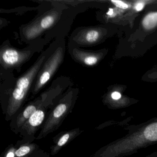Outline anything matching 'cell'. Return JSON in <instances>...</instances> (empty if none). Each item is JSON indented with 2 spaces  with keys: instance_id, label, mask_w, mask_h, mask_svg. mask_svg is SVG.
Returning a JSON list of instances; mask_svg holds the SVG:
<instances>
[{
  "instance_id": "cell-9",
  "label": "cell",
  "mask_w": 157,
  "mask_h": 157,
  "mask_svg": "<svg viewBox=\"0 0 157 157\" xmlns=\"http://www.w3.org/2000/svg\"><path fill=\"white\" fill-rule=\"evenodd\" d=\"M26 58L25 54L13 48H8L1 52V61L8 67H13L21 63Z\"/></svg>"
},
{
  "instance_id": "cell-18",
  "label": "cell",
  "mask_w": 157,
  "mask_h": 157,
  "mask_svg": "<svg viewBox=\"0 0 157 157\" xmlns=\"http://www.w3.org/2000/svg\"><path fill=\"white\" fill-rule=\"evenodd\" d=\"M144 157H157V151H154L150 154L149 155Z\"/></svg>"
},
{
  "instance_id": "cell-7",
  "label": "cell",
  "mask_w": 157,
  "mask_h": 157,
  "mask_svg": "<svg viewBox=\"0 0 157 157\" xmlns=\"http://www.w3.org/2000/svg\"><path fill=\"white\" fill-rule=\"evenodd\" d=\"M82 131L78 128L72 130L61 132L59 135V137L57 138L56 141L54 142V145L51 147V155H55L57 154L63 147L71 142Z\"/></svg>"
},
{
  "instance_id": "cell-2",
  "label": "cell",
  "mask_w": 157,
  "mask_h": 157,
  "mask_svg": "<svg viewBox=\"0 0 157 157\" xmlns=\"http://www.w3.org/2000/svg\"><path fill=\"white\" fill-rule=\"evenodd\" d=\"M45 56L40 57L24 75L18 79L9 99L6 119L9 120L17 113L23 104L32 83L43 64Z\"/></svg>"
},
{
  "instance_id": "cell-14",
  "label": "cell",
  "mask_w": 157,
  "mask_h": 157,
  "mask_svg": "<svg viewBox=\"0 0 157 157\" xmlns=\"http://www.w3.org/2000/svg\"><path fill=\"white\" fill-rule=\"evenodd\" d=\"M17 146L11 145L4 151L2 157H16L15 152L17 149Z\"/></svg>"
},
{
  "instance_id": "cell-8",
  "label": "cell",
  "mask_w": 157,
  "mask_h": 157,
  "mask_svg": "<svg viewBox=\"0 0 157 157\" xmlns=\"http://www.w3.org/2000/svg\"><path fill=\"white\" fill-rule=\"evenodd\" d=\"M57 16L55 13L45 15L38 22L36 23L28 29L26 34L28 37L33 38L44 30L50 28L56 21Z\"/></svg>"
},
{
  "instance_id": "cell-16",
  "label": "cell",
  "mask_w": 157,
  "mask_h": 157,
  "mask_svg": "<svg viewBox=\"0 0 157 157\" xmlns=\"http://www.w3.org/2000/svg\"><path fill=\"white\" fill-rule=\"evenodd\" d=\"M111 97L112 100L114 101H118L120 100L122 95L120 93L117 91H114L111 94Z\"/></svg>"
},
{
  "instance_id": "cell-11",
  "label": "cell",
  "mask_w": 157,
  "mask_h": 157,
  "mask_svg": "<svg viewBox=\"0 0 157 157\" xmlns=\"http://www.w3.org/2000/svg\"><path fill=\"white\" fill-rule=\"evenodd\" d=\"M73 53H74L75 58L78 59V60L81 61L86 66H94L98 62V58L95 55L90 53L76 49L73 50Z\"/></svg>"
},
{
  "instance_id": "cell-10",
  "label": "cell",
  "mask_w": 157,
  "mask_h": 157,
  "mask_svg": "<svg viewBox=\"0 0 157 157\" xmlns=\"http://www.w3.org/2000/svg\"><path fill=\"white\" fill-rule=\"evenodd\" d=\"M38 149L39 146L35 143H24L17 148L15 155L16 157H31Z\"/></svg>"
},
{
  "instance_id": "cell-1",
  "label": "cell",
  "mask_w": 157,
  "mask_h": 157,
  "mask_svg": "<svg viewBox=\"0 0 157 157\" xmlns=\"http://www.w3.org/2000/svg\"><path fill=\"white\" fill-rule=\"evenodd\" d=\"M128 133L96 151L91 157H125L157 144V117L124 127Z\"/></svg>"
},
{
  "instance_id": "cell-17",
  "label": "cell",
  "mask_w": 157,
  "mask_h": 157,
  "mask_svg": "<svg viewBox=\"0 0 157 157\" xmlns=\"http://www.w3.org/2000/svg\"><path fill=\"white\" fill-rule=\"evenodd\" d=\"M145 3L143 2H139L136 3L135 6V9L136 11H140L143 10L145 7Z\"/></svg>"
},
{
  "instance_id": "cell-13",
  "label": "cell",
  "mask_w": 157,
  "mask_h": 157,
  "mask_svg": "<svg viewBox=\"0 0 157 157\" xmlns=\"http://www.w3.org/2000/svg\"><path fill=\"white\" fill-rule=\"evenodd\" d=\"M142 25L146 30H151L157 25V12L148 13L142 21Z\"/></svg>"
},
{
  "instance_id": "cell-4",
  "label": "cell",
  "mask_w": 157,
  "mask_h": 157,
  "mask_svg": "<svg viewBox=\"0 0 157 157\" xmlns=\"http://www.w3.org/2000/svg\"><path fill=\"white\" fill-rule=\"evenodd\" d=\"M48 105L43 103L38 110L22 126L19 133L22 138L23 144L32 143L36 138V133L43 127L45 120H46L47 113Z\"/></svg>"
},
{
  "instance_id": "cell-3",
  "label": "cell",
  "mask_w": 157,
  "mask_h": 157,
  "mask_svg": "<svg viewBox=\"0 0 157 157\" xmlns=\"http://www.w3.org/2000/svg\"><path fill=\"white\" fill-rule=\"evenodd\" d=\"M74 101L72 96H67L62 99L48 116L36 139H42L58 129L71 112Z\"/></svg>"
},
{
  "instance_id": "cell-5",
  "label": "cell",
  "mask_w": 157,
  "mask_h": 157,
  "mask_svg": "<svg viewBox=\"0 0 157 157\" xmlns=\"http://www.w3.org/2000/svg\"><path fill=\"white\" fill-rule=\"evenodd\" d=\"M63 57V49L59 48L46 62L41 70L35 86V92L40 90L49 81L61 64Z\"/></svg>"
},
{
  "instance_id": "cell-12",
  "label": "cell",
  "mask_w": 157,
  "mask_h": 157,
  "mask_svg": "<svg viewBox=\"0 0 157 157\" xmlns=\"http://www.w3.org/2000/svg\"><path fill=\"white\" fill-rule=\"evenodd\" d=\"M100 36V33L96 30H86L82 33L81 37H79L80 42L85 44H93L96 42Z\"/></svg>"
},
{
  "instance_id": "cell-15",
  "label": "cell",
  "mask_w": 157,
  "mask_h": 157,
  "mask_svg": "<svg viewBox=\"0 0 157 157\" xmlns=\"http://www.w3.org/2000/svg\"><path fill=\"white\" fill-rule=\"evenodd\" d=\"M111 2L117 8L122 10H127L128 8V5L124 2L118 0H112Z\"/></svg>"
},
{
  "instance_id": "cell-6",
  "label": "cell",
  "mask_w": 157,
  "mask_h": 157,
  "mask_svg": "<svg viewBox=\"0 0 157 157\" xmlns=\"http://www.w3.org/2000/svg\"><path fill=\"white\" fill-rule=\"evenodd\" d=\"M43 100L37 101L27 105L25 109L18 115L13 123L11 124V128L18 134L21 128L43 104Z\"/></svg>"
}]
</instances>
